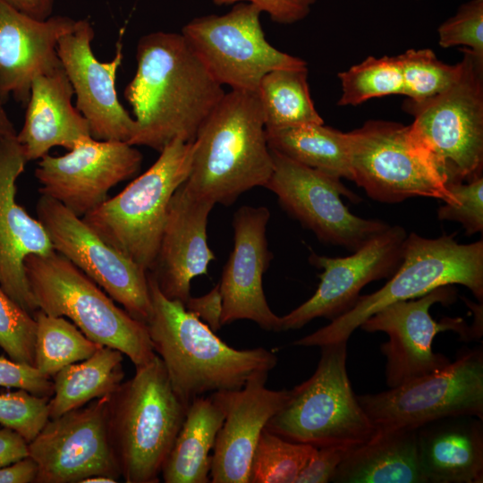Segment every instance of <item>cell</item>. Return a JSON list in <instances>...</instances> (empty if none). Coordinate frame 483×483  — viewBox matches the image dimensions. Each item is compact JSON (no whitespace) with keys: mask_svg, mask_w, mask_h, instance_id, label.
<instances>
[{"mask_svg":"<svg viewBox=\"0 0 483 483\" xmlns=\"http://www.w3.org/2000/svg\"><path fill=\"white\" fill-rule=\"evenodd\" d=\"M137 68L124 89L135 126L128 143L160 151L179 139L193 141L225 91L182 33L155 31L141 37Z\"/></svg>","mask_w":483,"mask_h":483,"instance_id":"obj_1","label":"cell"},{"mask_svg":"<svg viewBox=\"0 0 483 483\" xmlns=\"http://www.w3.org/2000/svg\"><path fill=\"white\" fill-rule=\"evenodd\" d=\"M148 283L151 312L145 324L154 352L185 404L207 393L239 389L252 375L276 366V355L267 349L237 350L223 342L182 302L165 297L149 272Z\"/></svg>","mask_w":483,"mask_h":483,"instance_id":"obj_2","label":"cell"},{"mask_svg":"<svg viewBox=\"0 0 483 483\" xmlns=\"http://www.w3.org/2000/svg\"><path fill=\"white\" fill-rule=\"evenodd\" d=\"M273 167L256 92L231 89L197 131L184 186L198 198L228 207L252 188L265 187Z\"/></svg>","mask_w":483,"mask_h":483,"instance_id":"obj_3","label":"cell"},{"mask_svg":"<svg viewBox=\"0 0 483 483\" xmlns=\"http://www.w3.org/2000/svg\"><path fill=\"white\" fill-rule=\"evenodd\" d=\"M109 396L108 434L127 483H157L189 405L174 391L156 356Z\"/></svg>","mask_w":483,"mask_h":483,"instance_id":"obj_4","label":"cell"},{"mask_svg":"<svg viewBox=\"0 0 483 483\" xmlns=\"http://www.w3.org/2000/svg\"><path fill=\"white\" fill-rule=\"evenodd\" d=\"M455 233L436 239L415 233L407 235L402 261L389 281L373 293L360 295L345 313L317 331L293 342L298 346H318L347 342L369 317L385 307L420 297L445 285L466 286L483 300V242L461 244Z\"/></svg>","mask_w":483,"mask_h":483,"instance_id":"obj_5","label":"cell"},{"mask_svg":"<svg viewBox=\"0 0 483 483\" xmlns=\"http://www.w3.org/2000/svg\"><path fill=\"white\" fill-rule=\"evenodd\" d=\"M462 51L461 70L451 85L434 97L404 103L414 117L411 137L445 185L482 176L483 58L466 47Z\"/></svg>","mask_w":483,"mask_h":483,"instance_id":"obj_6","label":"cell"},{"mask_svg":"<svg viewBox=\"0 0 483 483\" xmlns=\"http://www.w3.org/2000/svg\"><path fill=\"white\" fill-rule=\"evenodd\" d=\"M24 267L38 309L67 318L89 339L120 351L135 367L156 356L146 324L119 308L64 256L56 251L30 255Z\"/></svg>","mask_w":483,"mask_h":483,"instance_id":"obj_7","label":"cell"},{"mask_svg":"<svg viewBox=\"0 0 483 483\" xmlns=\"http://www.w3.org/2000/svg\"><path fill=\"white\" fill-rule=\"evenodd\" d=\"M193 141L175 139L142 174L82 217L147 272L154 267L171 199L189 177Z\"/></svg>","mask_w":483,"mask_h":483,"instance_id":"obj_8","label":"cell"},{"mask_svg":"<svg viewBox=\"0 0 483 483\" xmlns=\"http://www.w3.org/2000/svg\"><path fill=\"white\" fill-rule=\"evenodd\" d=\"M313 375L290 390L284 405L267 423L270 432L292 442L354 448L376 428L354 394L346 369L347 342L320 347Z\"/></svg>","mask_w":483,"mask_h":483,"instance_id":"obj_9","label":"cell"},{"mask_svg":"<svg viewBox=\"0 0 483 483\" xmlns=\"http://www.w3.org/2000/svg\"><path fill=\"white\" fill-rule=\"evenodd\" d=\"M357 399L376 431L418 429L448 417L483 419L482 348L465 349L437 371Z\"/></svg>","mask_w":483,"mask_h":483,"instance_id":"obj_10","label":"cell"},{"mask_svg":"<svg viewBox=\"0 0 483 483\" xmlns=\"http://www.w3.org/2000/svg\"><path fill=\"white\" fill-rule=\"evenodd\" d=\"M260 13L252 4L237 3L225 14L197 17L182 27L181 33L220 85L256 92L271 71L307 67L303 59L267 40Z\"/></svg>","mask_w":483,"mask_h":483,"instance_id":"obj_11","label":"cell"},{"mask_svg":"<svg viewBox=\"0 0 483 483\" xmlns=\"http://www.w3.org/2000/svg\"><path fill=\"white\" fill-rule=\"evenodd\" d=\"M347 134L352 181L372 199L397 203L428 197L456 203L414 144L409 125L371 120Z\"/></svg>","mask_w":483,"mask_h":483,"instance_id":"obj_12","label":"cell"},{"mask_svg":"<svg viewBox=\"0 0 483 483\" xmlns=\"http://www.w3.org/2000/svg\"><path fill=\"white\" fill-rule=\"evenodd\" d=\"M270 150L274 167L265 188L275 193L282 208L321 242L355 251L390 226L350 212L341 196L353 201L359 198L339 178Z\"/></svg>","mask_w":483,"mask_h":483,"instance_id":"obj_13","label":"cell"},{"mask_svg":"<svg viewBox=\"0 0 483 483\" xmlns=\"http://www.w3.org/2000/svg\"><path fill=\"white\" fill-rule=\"evenodd\" d=\"M36 209L55 251L94 281L131 316L146 323L151 312L148 272L60 202L41 195Z\"/></svg>","mask_w":483,"mask_h":483,"instance_id":"obj_14","label":"cell"},{"mask_svg":"<svg viewBox=\"0 0 483 483\" xmlns=\"http://www.w3.org/2000/svg\"><path fill=\"white\" fill-rule=\"evenodd\" d=\"M109 396L49 419L28 443L29 456L38 469L35 483H81L95 475L119 480L108 434Z\"/></svg>","mask_w":483,"mask_h":483,"instance_id":"obj_15","label":"cell"},{"mask_svg":"<svg viewBox=\"0 0 483 483\" xmlns=\"http://www.w3.org/2000/svg\"><path fill=\"white\" fill-rule=\"evenodd\" d=\"M455 298V288L441 286L420 297L392 303L360 326L363 331L388 335L380 351L386 357V383L389 388L437 371L451 362L446 356L433 352V340L438 333L453 331L464 338L470 337L462 318H445L436 322L429 313L435 303L448 305Z\"/></svg>","mask_w":483,"mask_h":483,"instance_id":"obj_16","label":"cell"},{"mask_svg":"<svg viewBox=\"0 0 483 483\" xmlns=\"http://www.w3.org/2000/svg\"><path fill=\"white\" fill-rule=\"evenodd\" d=\"M141 164L136 146L89 137L63 156L41 157L35 177L41 195L82 218L107 199L110 189L137 174Z\"/></svg>","mask_w":483,"mask_h":483,"instance_id":"obj_17","label":"cell"},{"mask_svg":"<svg viewBox=\"0 0 483 483\" xmlns=\"http://www.w3.org/2000/svg\"><path fill=\"white\" fill-rule=\"evenodd\" d=\"M408 233L389 226L347 257L311 252L309 261L322 269L315 293L282 318V330L299 329L317 318L331 320L349 310L369 283L390 278L402 261Z\"/></svg>","mask_w":483,"mask_h":483,"instance_id":"obj_18","label":"cell"},{"mask_svg":"<svg viewBox=\"0 0 483 483\" xmlns=\"http://www.w3.org/2000/svg\"><path fill=\"white\" fill-rule=\"evenodd\" d=\"M94 30L88 20H77L62 36L57 54L76 96V107L88 121L91 136L98 140L131 139L135 121L119 101L115 80L123 60L122 48L106 62L92 51Z\"/></svg>","mask_w":483,"mask_h":483,"instance_id":"obj_19","label":"cell"},{"mask_svg":"<svg viewBox=\"0 0 483 483\" xmlns=\"http://www.w3.org/2000/svg\"><path fill=\"white\" fill-rule=\"evenodd\" d=\"M269 218L263 206H242L233 214V248L218 283L222 326L249 319L267 331L282 330V318L271 310L263 290V275L273 258L267 241Z\"/></svg>","mask_w":483,"mask_h":483,"instance_id":"obj_20","label":"cell"},{"mask_svg":"<svg viewBox=\"0 0 483 483\" xmlns=\"http://www.w3.org/2000/svg\"><path fill=\"white\" fill-rule=\"evenodd\" d=\"M268 373L252 375L239 389L210 394L225 414L213 448L210 482L249 483L250 462L260 434L290 396V390L266 387Z\"/></svg>","mask_w":483,"mask_h":483,"instance_id":"obj_21","label":"cell"},{"mask_svg":"<svg viewBox=\"0 0 483 483\" xmlns=\"http://www.w3.org/2000/svg\"><path fill=\"white\" fill-rule=\"evenodd\" d=\"M28 161L16 134L0 139V286L22 309H38L26 276L24 261L55 251L38 219L16 201V182Z\"/></svg>","mask_w":483,"mask_h":483,"instance_id":"obj_22","label":"cell"},{"mask_svg":"<svg viewBox=\"0 0 483 483\" xmlns=\"http://www.w3.org/2000/svg\"><path fill=\"white\" fill-rule=\"evenodd\" d=\"M215 204L190 193L184 182L173 195L157 258L149 272L162 293L183 304L191 282L207 275L215 254L208 243V216Z\"/></svg>","mask_w":483,"mask_h":483,"instance_id":"obj_23","label":"cell"},{"mask_svg":"<svg viewBox=\"0 0 483 483\" xmlns=\"http://www.w3.org/2000/svg\"><path fill=\"white\" fill-rule=\"evenodd\" d=\"M77 20L51 16L39 21L0 0V99L26 104L33 80L62 66L57 44Z\"/></svg>","mask_w":483,"mask_h":483,"instance_id":"obj_24","label":"cell"},{"mask_svg":"<svg viewBox=\"0 0 483 483\" xmlns=\"http://www.w3.org/2000/svg\"><path fill=\"white\" fill-rule=\"evenodd\" d=\"M73 89L59 67L31 84L22 127L16 133L26 160H38L54 147L72 149L92 137L85 117L72 105Z\"/></svg>","mask_w":483,"mask_h":483,"instance_id":"obj_25","label":"cell"},{"mask_svg":"<svg viewBox=\"0 0 483 483\" xmlns=\"http://www.w3.org/2000/svg\"><path fill=\"white\" fill-rule=\"evenodd\" d=\"M483 419L443 418L417 429L426 483L483 482Z\"/></svg>","mask_w":483,"mask_h":483,"instance_id":"obj_26","label":"cell"},{"mask_svg":"<svg viewBox=\"0 0 483 483\" xmlns=\"http://www.w3.org/2000/svg\"><path fill=\"white\" fill-rule=\"evenodd\" d=\"M335 483H426L418 452L417 429L376 431L352 448L337 467Z\"/></svg>","mask_w":483,"mask_h":483,"instance_id":"obj_27","label":"cell"},{"mask_svg":"<svg viewBox=\"0 0 483 483\" xmlns=\"http://www.w3.org/2000/svg\"><path fill=\"white\" fill-rule=\"evenodd\" d=\"M225 414L208 396L189 405L181 429L167 455L161 477L165 483H208L212 455Z\"/></svg>","mask_w":483,"mask_h":483,"instance_id":"obj_28","label":"cell"},{"mask_svg":"<svg viewBox=\"0 0 483 483\" xmlns=\"http://www.w3.org/2000/svg\"><path fill=\"white\" fill-rule=\"evenodd\" d=\"M123 353L102 346L88 359L70 364L52 378L54 394L49 399V419L112 394L124 377Z\"/></svg>","mask_w":483,"mask_h":483,"instance_id":"obj_29","label":"cell"},{"mask_svg":"<svg viewBox=\"0 0 483 483\" xmlns=\"http://www.w3.org/2000/svg\"><path fill=\"white\" fill-rule=\"evenodd\" d=\"M267 138L272 150L334 177L352 180L347 132L314 123L267 131Z\"/></svg>","mask_w":483,"mask_h":483,"instance_id":"obj_30","label":"cell"},{"mask_svg":"<svg viewBox=\"0 0 483 483\" xmlns=\"http://www.w3.org/2000/svg\"><path fill=\"white\" fill-rule=\"evenodd\" d=\"M256 94L267 131L324 123L311 99L307 67L267 72Z\"/></svg>","mask_w":483,"mask_h":483,"instance_id":"obj_31","label":"cell"},{"mask_svg":"<svg viewBox=\"0 0 483 483\" xmlns=\"http://www.w3.org/2000/svg\"><path fill=\"white\" fill-rule=\"evenodd\" d=\"M37 323L34 366L48 377L64 367L90 357L102 345L89 339L64 317L34 313Z\"/></svg>","mask_w":483,"mask_h":483,"instance_id":"obj_32","label":"cell"},{"mask_svg":"<svg viewBox=\"0 0 483 483\" xmlns=\"http://www.w3.org/2000/svg\"><path fill=\"white\" fill-rule=\"evenodd\" d=\"M315 449L286 440L265 428L252 455L249 483H295Z\"/></svg>","mask_w":483,"mask_h":483,"instance_id":"obj_33","label":"cell"},{"mask_svg":"<svg viewBox=\"0 0 483 483\" xmlns=\"http://www.w3.org/2000/svg\"><path fill=\"white\" fill-rule=\"evenodd\" d=\"M338 77L342 85L339 106H357L370 98L403 94L397 56H369Z\"/></svg>","mask_w":483,"mask_h":483,"instance_id":"obj_34","label":"cell"},{"mask_svg":"<svg viewBox=\"0 0 483 483\" xmlns=\"http://www.w3.org/2000/svg\"><path fill=\"white\" fill-rule=\"evenodd\" d=\"M402 78L403 94L411 101L434 97L451 85L459 75L460 62L449 65L430 49H410L397 55Z\"/></svg>","mask_w":483,"mask_h":483,"instance_id":"obj_35","label":"cell"},{"mask_svg":"<svg viewBox=\"0 0 483 483\" xmlns=\"http://www.w3.org/2000/svg\"><path fill=\"white\" fill-rule=\"evenodd\" d=\"M37 323L0 286V348L18 362L34 366Z\"/></svg>","mask_w":483,"mask_h":483,"instance_id":"obj_36","label":"cell"},{"mask_svg":"<svg viewBox=\"0 0 483 483\" xmlns=\"http://www.w3.org/2000/svg\"><path fill=\"white\" fill-rule=\"evenodd\" d=\"M48 397L22 389L0 394V425L21 435L30 443L49 419Z\"/></svg>","mask_w":483,"mask_h":483,"instance_id":"obj_37","label":"cell"},{"mask_svg":"<svg viewBox=\"0 0 483 483\" xmlns=\"http://www.w3.org/2000/svg\"><path fill=\"white\" fill-rule=\"evenodd\" d=\"M437 31L442 47L462 46L483 58V0H470L462 4Z\"/></svg>","mask_w":483,"mask_h":483,"instance_id":"obj_38","label":"cell"},{"mask_svg":"<svg viewBox=\"0 0 483 483\" xmlns=\"http://www.w3.org/2000/svg\"><path fill=\"white\" fill-rule=\"evenodd\" d=\"M456 203L441 206L437 218L462 224L467 235L483 230V177L470 182H450L445 185Z\"/></svg>","mask_w":483,"mask_h":483,"instance_id":"obj_39","label":"cell"},{"mask_svg":"<svg viewBox=\"0 0 483 483\" xmlns=\"http://www.w3.org/2000/svg\"><path fill=\"white\" fill-rule=\"evenodd\" d=\"M51 379L35 366L0 356V386L22 389L38 396L51 398L54 394Z\"/></svg>","mask_w":483,"mask_h":483,"instance_id":"obj_40","label":"cell"},{"mask_svg":"<svg viewBox=\"0 0 483 483\" xmlns=\"http://www.w3.org/2000/svg\"><path fill=\"white\" fill-rule=\"evenodd\" d=\"M352 449L342 446L316 447L295 483L331 482L337 467Z\"/></svg>","mask_w":483,"mask_h":483,"instance_id":"obj_41","label":"cell"},{"mask_svg":"<svg viewBox=\"0 0 483 483\" xmlns=\"http://www.w3.org/2000/svg\"><path fill=\"white\" fill-rule=\"evenodd\" d=\"M213 2L216 5L250 3L257 6L261 13H267L273 21L292 24L303 20L309 14L317 0H213Z\"/></svg>","mask_w":483,"mask_h":483,"instance_id":"obj_42","label":"cell"},{"mask_svg":"<svg viewBox=\"0 0 483 483\" xmlns=\"http://www.w3.org/2000/svg\"><path fill=\"white\" fill-rule=\"evenodd\" d=\"M184 307L207 324L213 332L216 333L222 327L223 299L218 284L205 295L191 296Z\"/></svg>","mask_w":483,"mask_h":483,"instance_id":"obj_43","label":"cell"},{"mask_svg":"<svg viewBox=\"0 0 483 483\" xmlns=\"http://www.w3.org/2000/svg\"><path fill=\"white\" fill-rule=\"evenodd\" d=\"M29 456L28 442L17 432L0 428V467Z\"/></svg>","mask_w":483,"mask_h":483,"instance_id":"obj_44","label":"cell"},{"mask_svg":"<svg viewBox=\"0 0 483 483\" xmlns=\"http://www.w3.org/2000/svg\"><path fill=\"white\" fill-rule=\"evenodd\" d=\"M38 464L30 456L0 467V483H35Z\"/></svg>","mask_w":483,"mask_h":483,"instance_id":"obj_45","label":"cell"},{"mask_svg":"<svg viewBox=\"0 0 483 483\" xmlns=\"http://www.w3.org/2000/svg\"><path fill=\"white\" fill-rule=\"evenodd\" d=\"M20 13L45 21L52 16L55 0H3Z\"/></svg>","mask_w":483,"mask_h":483,"instance_id":"obj_46","label":"cell"},{"mask_svg":"<svg viewBox=\"0 0 483 483\" xmlns=\"http://www.w3.org/2000/svg\"><path fill=\"white\" fill-rule=\"evenodd\" d=\"M16 133L14 126L7 115L3 106L2 100L0 99V139Z\"/></svg>","mask_w":483,"mask_h":483,"instance_id":"obj_47","label":"cell"},{"mask_svg":"<svg viewBox=\"0 0 483 483\" xmlns=\"http://www.w3.org/2000/svg\"><path fill=\"white\" fill-rule=\"evenodd\" d=\"M115 483L117 482L116 479L108 477V476H103V475H95L87 478L84 479L81 483Z\"/></svg>","mask_w":483,"mask_h":483,"instance_id":"obj_48","label":"cell"}]
</instances>
